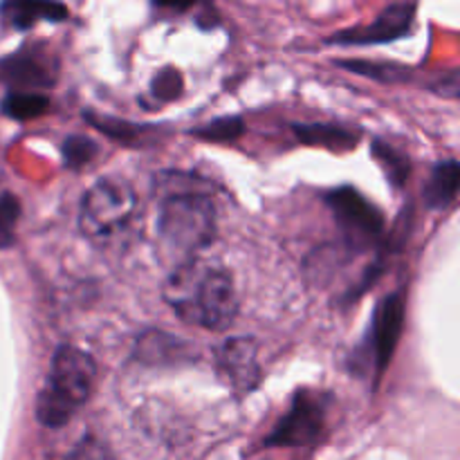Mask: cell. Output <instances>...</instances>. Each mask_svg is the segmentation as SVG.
<instances>
[{
  "label": "cell",
  "mask_w": 460,
  "mask_h": 460,
  "mask_svg": "<svg viewBox=\"0 0 460 460\" xmlns=\"http://www.w3.org/2000/svg\"><path fill=\"white\" fill-rule=\"evenodd\" d=\"M162 296L166 305L191 326L220 332L236 322V286L223 265L196 256L182 261L166 279Z\"/></svg>",
  "instance_id": "6da1fadb"
},
{
  "label": "cell",
  "mask_w": 460,
  "mask_h": 460,
  "mask_svg": "<svg viewBox=\"0 0 460 460\" xmlns=\"http://www.w3.org/2000/svg\"><path fill=\"white\" fill-rule=\"evenodd\" d=\"M171 182L169 178H164ZM198 178L189 180V187L171 182L164 191L160 216H157V238L162 254L175 265L193 259L198 252L209 247L218 232L214 200L209 191L196 187Z\"/></svg>",
  "instance_id": "7a4b0ae2"
},
{
  "label": "cell",
  "mask_w": 460,
  "mask_h": 460,
  "mask_svg": "<svg viewBox=\"0 0 460 460\" xmlns=\"http://www.w3.org/2000/svg\"><path fill=\"white\" fill-rule=\"evenodd\" d=\"M97 364L93 355L72 344H61L52 358L48 380L36 400V420L48 429H61L93 395Z\"/></svg>",
  "instance_id": "3957f363"
},
{
  "label": "cell",
  "mask_w": 460,
  "mask_h": 460,
  "mask_svg": "<svg viewBox=\"0 0 460 460\" xmlns=\"http://www.w3.org/2000/svg\"><path fill=\"white\" fill-rule=\"evenodd\" d=\"M137 214V196L133 184L121 175L97 180L81 200V232L93 241H106L124 232Z\"/></svg>",
  "instance_id": "277c9868"
},
{
  "label": "cell",
  "mask_w": 460,
  "mask_h": 460,
  "mask_svg": "<svg viewBox=\"0 0 460 460\" xmlns=\"http://www.w3.org/2000/svg\"><path fill=\"white\" fill-rule=\"evenodd\" d=\"M331 398L313 389H299L286 416L272 434L263 440L265 447H313L326 436Z\"/></svg>",
  "instance_id": "5b68a950"
},
{
  "label": "cell",
  "mask_w": 460,
  "mask_h": 460,
  "mask_svg": "<svg viewBox=\"0 0 460 460\" xmlns=\"http://www.w3.org/2000/svg\"><path fill=\"white\" fill-rule=\"evenodd\" d=\"M404 313H407L404 290L394 292V295L385 296L377 304L371 331H368V337L358 350V359L359 362L364 359V367L368 368L367 373H373L376 380L385 376L386 367L394 359L395 346H398L404 328Z\"/></svg>",
  "instance_id": "8992f818"
},
{
  "label": "cell",
  "mask_w": 460,
  "mask_h": 460,
  "mask_svg": "<svg viewBox=\"0 0 460 460\" xmlns=\"http://www.w3.org/2000/svg\"><path fill=\"white\" fill-rule=\"evenodd\" d=\"M328 209L335 216L337 227L344 234L346 243L355 250H368L385 232V216L376 205L367 200L358 189L340 187L326 193Z\"/></svg>",
  "instance_id": "52a82bcc"
},
{
  "label": "cell",
  "mask_w": 460,
  "mask_h": 460,
  "mask_svg": "<svg viewBox=\"0 0 460 460\" xmlns=\"http://www.w3.org/2000/svg\"><path fill=\"white\" fill-rule=\"evenodd\" d=\"M218 376L236 394H250L263 380L259 362V341L252 337H229L216 355Z\"/></svg>",
  "instance_id": "ba28073f"
},
{
  "label": "cell",
  "mask_w": 460,
  "mask_h": 460,
  "mask_svg": "<svg viewBox=\"0 0 460 460\" xmlns=\"http://www.w3.org/2000/svg\"><path fill=\"white\" fill-rule=\"evenodd\" d=\"M413 18H416V3L404 0L386 7L371 25L359 27V30H346L341 34L332 36L328 43L337 45H380L398 40L411 31Z\"/></svg>",
  "instance_id": "9c48e42d"
},
{
  "label": "cell",
  "mask_w": 460,
  "mask_h": 460,
  "mask_svg": "<svg viewBox=\"0 0 460 460\" xmlns=\"http://www.w3.org/2000/svg\"><path fill=\"white\" fill-rule=\"evenodd\" d=\"M57 70V61L43 48H22L21 52L12 54V57L0 63V72L7 76V81L22 85V88H30V85L48 88V85H54Z\"/></svg>",
  "instance_id": "30bf717a"
},
{
  "label": "cell",
  "mask_w": 460,
  "mask_h": 460,
  "mask_svg": "<svg viewBox=\"0 0 460 460\" xmlns=\"http://www.w3.org/2000/svg\"><path fill=\"white\" fill-rule=\"evenodd\" d=\"M0 16L13 30H30L36 22H61L70 16V9L61 0H3Z\"/></svg>",
  "instance_id": "8fae6325"
},
{
  "label": "cell",
  "mask_w": 460,
  "mask_h": 460,
  "mask_svg": "<svg viewBox=\"0 0 460 460\" xmlns=\"http://www.w3.org/2000/svg\"><path fill=\"white\" fill-rule=\"evenodd\" d=\"M460 193V162H438L425 184V205L434 211H443L452 205Z\"/></svg>",
  "instance_id": "7c38bea8"
},
{
  "label": "cell",
  "mask_w": 460,
  "mask_h": 460,
  "mask_svg": "<svg viewBox=\"0 0 460 460\" xmlns=\"http://www.w3.org/2000/svg\"><path fill=\"white\" fill-rule=\"evenodd\" d=\"M295 133L299 142L332 148V151H350L358 144V135L332 124H301L295 126Z\"/></svg>",
  "instance_id": "4fadbf2b"
},
{
  "label": "cell",
  "mask_w": 460,
  "mask_h": 460,
  "mask_svg": "<svg viewBox=\"0 0 460 460\" xmlns=\"http://www.w3.org/2000/svg\"><path fill=\"white\" fill-rule=\"evenodd\" d=\"M373 157L377 160V164L382 166V171L386 173L389 182L394 184L395 189H402L404 182L409 180V173H411V162L404 155L402 151L394 148L391 144L382 142V139H376L371 146Z\"/></svg>",
  "instance_id": "5bb4252c"
},
{
  "label": "cell",
  "mask_w": 460,
  "mask_h": 460,
  "mask_svg": "<svg viewBox=\"0 0 460 460\" xmlns=\"http://www.w3.org/2000/svg\"><path fill=\"white\" fill-rule=\"evenodd\" d=\"M49 108V99L40 93H27V90H18V93H9L3 102L4 115L12 119L27 121L36 119L43 115Z\"/></svg>",
  "instance_id": "9a60e30c"
},
{
  "label": "cell",
  "mask_w": 460,
  "mask_h": 460,
  "mask_svg": "<svg viewBox=\"0 0 460 460\" xmlns=\"http://www.w3.org/2000/svg\"><path fill=\"white\" fill-rule=\"evenodd\" d=\"M88 117V124L93 128H97L99 133L108 135L111 139L115 142L126 144V146H137L142 142V133L146 128L144 126H135L130 121L124 119H115V117H102V115H94V112H84Z\"/></svg>",
  "instance_id": "2e32d148"
},
{
  "label": "cell",
  "mask_w": 460,
  "mask_h": 460,
  "mask_svg": "<svg viewBox=\"0 0 460 460\" xmlns=\"http://www.w3.org/2000/svg\"><path fill=\"white\" fill-rule=\"evenodd\" d=\"M335 66L344 70L358 72V75L371 76L380 84H398V81L409 79V70L398 63H367V61H337Z\"/></svg>",
  "instance_id": "e0dca14e"
},
{
  "label": "cell",
  "mask_w": 460,
  "mask_h": 460,
  "mask_svg": "<svg viewBox=\"0 0 460 460\" xmlns=\"http://www.w3.org/2000/svg\"><path fill=\"white\" fill-rule=\"evenodd\" d=\"M243 130H245V124L238 117H220V119L211 121V124L202 126V128L191 130V135L198 139H205V142L223 144L241 137Z\"/></svg>",
  "instance_id": "ac0fdd59"
},
{
  "label": "cell",
  "mask_w": 460,
  "mask_h": 460,
  "mask_svg": "<svg viewBox=\"0 0 460 460\" xmlns=\"http://www.w3.org/2000/svg\"><path fill=\"white\" fill-rule=\"evenodd\" d=\"M97 151V142H93L90 137L70 135V137L63 142V162H66V166H70V169H81V166L94 160Z\"/></svg>",
  "instance_id": "d6986e66"
},
{
  "label": "cell",
  "mask_w": 460,
  "mask_h": 460,
  "mask_svg": "<svg viewBox=\"0 0 460 460\" xmlns=\"http://www.w3.org/2000/svg\"><path fill=\"white\" fill-rule=\"evenodd\" d=\"M21 218V202L12 193L0 196V250L9 247L13 243V232L16 223Z\"/></svg>",
  "instance_id": "ffe728a7"
},
{
  "label": "cell",
  "mask_w": 460,
  "mask_h": 460,
  "mask_svg": "<svg viewBox=\"0 0 460 460\" xmlns=\"http://www.w3.org/2000/svg\"><path fill=\"white\" fill-rule=\"evenodd\" d=\"M180 93H182V76L175 67H164L151 85V94L157 102H173L180 97Z\"/></svg>",
  "instance_id": "44dd1931"
},
{
  "label": "cell",
  "mask_w": 460,
  "mask_h": 460,
  "mask_svg": "<svg viewBox=\"0 0 460 460\" xmlns=\"http://www.w3.org/2000/svg\"><path fill=\"white\" fill-rule=\"evenodd\" d=\"M429 90L438 94V97L460 99V67H454V70L445 72L438 79L431 81Z\"/></svg>",
  "instance_id": "7402d4cb"
},
{
  "label": "cell",
  "mask_w": 460,
  "mask_h": 460,
  "mask_svg": "<svg viewBox=\"0 0 460 460\" xmlns=\"http://www.w3.org/2000/svg\"><path fill=\"white\" fill-rule=\"evenodd\" d=\"M155 7L160 9H173V12H187L189 7L198 3V0H153Z\"/></svg>",
  "instance_id": "603a6c76"
}]
</instances>
